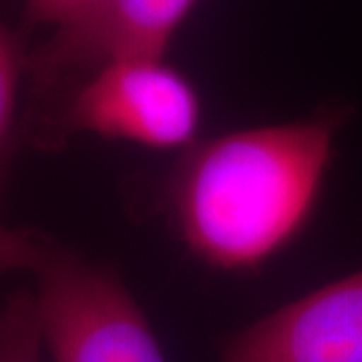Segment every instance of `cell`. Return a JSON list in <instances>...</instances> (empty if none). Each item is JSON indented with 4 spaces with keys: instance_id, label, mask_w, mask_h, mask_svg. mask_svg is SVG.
Returning a JSON list of instances; mask_svg holds the SVG:
<instances>
[{
    "instance_id": "cell-8",
    "label": "cell",
    "mask_w": 362,
    "mask_h": 362,
    "mask_svg": "<svg viewBox=\"0 0 362 362\" xmlns=\"http://www.w3.org/2000/svg\"><path fill=\"white\" fill-rule=\"evenodd\" d=\"M54 246L39 230H18L0 221V278L13 272H35Z\"/></svg>"
},
{
    "instance_id": "cell-1",
    "label": "cell",
    "mask_w": 362,
    "mask_h": 362,
    "mask_svg": "<svg viewBox=\"0 0 362 362\" xmlns=\"http://www.w3.org/2000/svg\"><path fill=\"white\" fill-rule=\"evenodd\" d=\"M350 117L326 107L298 121L221 133L183 151L163 187L181 244L220 272L256 270L308 226Z\"/></svg>"
},
{
    "instance_id": "cell-4",
    "label": "cell",
    "mask_w": 362,
    "mask_h": 362,
    "mask_svg": "<svg viewBox=\"0 0 362 362\" xmlns=\"http://www.w3.org/2000/svg\"><path fill=\"white\" fill-rule=\"evenodd\" d=\"M197 0H97L28 52L26 75L40 103L37 131L71 90L97 69L121 59H165L169 42Z\"/></svg>"
},
{
    "instance_id": "cell-9",
    "label": "cell",
    "mask_w": 362,
    "mask_h": 362,
    "mask_svg": "<svg viewBox=\"0 0 362 362\" xmlns=\"http://www.w3.org/2000/svg\"><path fill=\"white\" fill-rule=\"evenodd\" d=\"M97 0H25V25L52 26L54 30L77 21Z\"/></svg>"
},
{
    "instance_id": "cell-6",
    "label": "cell",
    "mask_w": 362,
    "mask_h": 362,
    "mask_svg": "<svg viewBox=\"0 0 362 362\" xmlns=\"http://www.w3.org/2000/svg\"><path fill=\"white\" fill-rule=\"evenodd\" d=\"M26 59L21 37L0 21V192L8 175L16 145V105L21 78L26 75Z\"/></svg>"
},
{
    "instance_id": "cell-5",
    "label": "cell",
    "mask_w": 362,
    "mask_h": 362,
    "mask_svg": "<svg viewBox=\"0 0 362 362\" xmlns=\"http://www.w3.org/2000/svg\"><path fill=\"white\" fill-rule=\"evenodd\" d=\"M220 362H362V270L242 328Z\"/></svg>"
},
{
    "instance_id": "cell-3",
    "label": "cell",
    "mask_w": 362,
    "mask_h": 362,
    "mask_svg": "<svg viewBox=\"0 0 362 362\" xmlns=\"http://www.w3.org/2000/svg\"><path fill=\"white\" fill-rule=\"evenodd\" d=\"M35 280L52 362H168L139 302L111 266L54 242Z\"/></svg>"
},
{
    "instance_id": "cell-2",
    "label": "cell",
    "mask_w": 362,
    "mask_h": 362,
    "mask_svg": "<svg viewBox=\"0 0 362 362\" xmlns=\"http://www.w3.org/2000/svg\"><path fill=\"white\" fill-rule=\"evenodd\" d=\"M202 117L195 85L165 59H121L81 81L28 137L47 149L87 133L157 151H185L197 141Z\"/></svg>"
},
{
    "instance_id": "cell-7",
    "label": "cell",
    "mask_w": 362,
    "mask_h": 362,
    "mask_svg": "<svg viewBox=\"0 0 362 362\" xmlns=\"http://www.w3.org/2000/svg\"><path fill=\"white\" fill-rule=\"evenodd\" d=\"M35 292L18 290L0 304V362H42Z\"/></svg>"
}]
</instances>
